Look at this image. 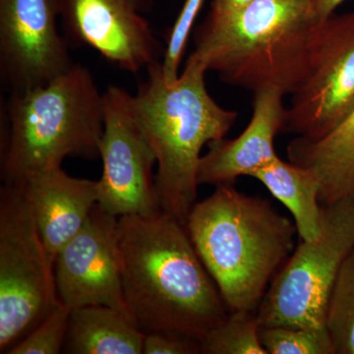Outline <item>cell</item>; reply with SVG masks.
Returning a JSON list of instances; mask_svg holds the SVG:
<instances>
[{"mask_svg": "<svg viewBox=\"0 0 354 354\" xmlns=\"http://www.w3.org/2000/svg\"><path fill=\"white\" fill-rule=\"evenodd\" d=\"M118 230L123 293L137 327L201 342L228 310L185 225L160 211L120 216Z\"/></svg>", "mask_w": 354, "mask_h": 354, "instance_id": "cell-1", "label": "cell"}, {"mask_svg": "<svg viewBox=\"0 0 354 354\" xmlns=\"http://www.w3.org/2000/svg\"><path fill=\"white\" fill-rule=\"evenodd\" d=\"M185 227L228 312L257 311L297 234L295 223L267 200L249 196L234 183L216 186L196 202Z\"/></svg>", "mask_w": 354, "mask_h": 354, "instance_id": "cell-2", "label": "cell"}, {"mask_svg": "<svg viewBox=\"0 0 354 354\" xmlns=\"http://www.w3.org/2000/svg\"><path fill=\"white\" fill-rule=\"evenodd\" d=\"M317 21L313 0H255L232 15L209 12L193 30L188 59L230 85L292 95L308 73Z\"/></svg>", "mask_w": 354, "mask_h": 354, "instance_id": "cell-3", "label": "cell"}, {"mask_svg": "<svg viewBox=\"0 0 354 354\" xmlns=\"http://www.w3.org/2000/svg\"><path fill=\"white\" fill-rule=\"evenodd\" d=\"M206 72L187 59L176 82L169 85L158 62L147 69L136 95H130L133 115L157 158L160 208L184 225L196 204L203 147L225 138L239 116L209 94Z\"/></svg>", "mask_w": 354, "mask_h": 354, "instance_id": "cell-4", "label": "cell"}, {"mask_svg": "<svg viewBox=\"0 0 354 354\" xmlns=\"http://www.w3.org/2000/svg\"><path fill=\"white\" fill-rule=\"evenodd\" d=\"M1 123V178L18 185L65 158H100L104 93L87 67L74 64L43 86L10 93Z\"/></svg>", "mask_w": 354, "mask_h": 354, "instance_id": "cell-5", "label": "cell"}, {"mask_svg": "<svg viewBox=\"0 0 354 354\" xmlns=\"http://www.w3.org/2000/svg\"><path fill=\"white\" fill-rule=\"evenodd\" d=\"M353 249L354 197L322 205L320 235L301 241L272 279L256 311L259 327H325L330 292Z\"/></svg>", "mask_w": 354, "mask_h": 354, "instance_id": "cell-6", "label": "cell"}, {"mask_svg": "<svg viewBox=\"0 0 354 354\" xmlns=\"http://www.w3.org/2000/svg\"><path fill=\"white\" fill-rule=\"evenodd\" d=\"M60 300L48 257L22 188L0 190V353L36 328Z\"/></svg>", "mask_w": 354, "mask_h": 354, "instance_id": "cell-7", "label": "cell"}, {"mask_svg": "<svg viewBox=\"0 0 354 354\" xmlns=\"http://www.w3.org/2000/svg\"><path fill=\"white\" fill-rule=\"evenodd\" d=\"M354 111V11L317 21L309 44V70L291 95L283 132L318 140Z\"/></svg>", "mask_w": 354, "mask_h": 354, "instance_id": "cell-8", "label": "cell"}, {"mask_svg": "<svg viewBox=\"0 0 354 354\" xmlns=\"http://www.w3.org/2000/svg\"><path fill=\"white\" fill-rule=\"evenodd\" d=\"M104 97L97 205L118 218L155 215L162 211L153 171L157 158L133 115L130 94L109 86Z\"/></svg>", "mask_w": 354, "mask_h": 354, "instance_id": "cell-9", "label": "cell"}, {"mask_svg": "<svg viewBox=\"0 0 354 354\" xmlns=\"http://www.w3.org/2000/svg\"><path fill=\"white\" fill-rule=\"evenodd\" d=\"M59 0H0V79L7 92L43 86L74 64Z\"/></svg>", "mask_w": 354, "mask_h": 354, "instance_id": "cell-10", "label": "cell"}, {"mask_svg": "<svg viewBox=\"0 0 354 354\" xmlns=\"http://www.w3.org/2000/svg\"><path fill=\"white\" fill-rule=\"evenodd\" d=\"M59 6L70 46H90L132 74L162 62L165 48L146 17L152 0H59Z\"/></svg>", "mask_w": 354, "mask_h": 354, "instance_id": "cell-11", "label": "cell"}, {"mask_svg": "<svg viewBox=\"0 0 354 354\" xmlns=\"http://www.w3.org/2000/svg\"><path fill=\"white\" fill-rule=\"evenodd\" d=\"M55 274L58 297L70 311L104 305L132 319L123 293L118 216L99 205L57 254Z\"/></svg>", "mask_w": 354, "mask_h": 354, "instance_id": "cell-12", "label": "cell"}, {"mask_svg": "<svg viewBox=\"0 0 354 354\" xmlns=\"http://www.w3.org/2000/svg\"><path fill=\"white\" fill-rule=\"evenodd\" d=\"M283 95L276 88L253 93L252 118L244 131L236 138L225 137L207 145L208 152L202 156L198 169L199 185L234 183L279 157L274 139L285 128Z\"/></svg>", "mask_w": 354, "mask_h": 354, "instance_id": "cell-13", "label": "cell"}, {"mask_svg": "<svg viewBox=\"0 0 354 354\" xmlns=\"http://www.w3.org/2000/svg\"><path fill=\"white\" fill-rule=\"evenodd\" d=\"M18 186L55 264L57 254L80 232L97 204V181L70 176L57 167L39 172Z\"/></svg>", "mask_w": 354, "mask_h": 354, "instance_id": "cell-14", "label": "cell"}, {"mask_svg": "<svg viewBox=\"0 0 354 354\" xmlns=\"http://www.w3.org/2000/svg\"><path fill=\"white\" fill-rule=\"evenodd\" d=\"M286 153L290 162L318 176L321 204L354 197V111L323 138L293 139Z\"/></svg>", "mask_w": 354, "mask_h": 354, "instance_id": "cell-15", "label": "cell"}, {"mask_svg": "<svg viewBox=\"0 0 354 354\" xmlns=\"http://www.w3.org/2000/svg\"><path fill=\"white\" fill-rule=\"evenodd\" d=\"M145 334L130 317L104 305L72 310L65 353L141 354Z\"/></svg>", "mask_w": 354, "mask_h": 354, "instance_id": "cell-16", "label": "cell"}, {"mask_svg": "<svg viewBox=\"0 0 354 354\" xmlns=\"http://www.w3.org/2000/svg\"><path fill=\"white\" fill-rule=\"evenodd\" d=\"M290 212L301 241L318 239L322 227L321 183L308 169L278 157L252 174Z\"/></svg>", "mask_w": 354, "mask_h": 354, "instance_id": "cell-17", "label": "cell"}, {"mask_svg": "<svg viewBox=\"0 0 354 354\" xmlns=\"http://www.w3.org/2000/svg\"><path fill=\"white\" fill-rule=\"evenodd\" d=\"M325 327L335 354H354V249L335 279L328 302Z\"/></svg>", "mask_w": 354, "mask_h": 354, "instance_id": "cell-18", "label": "cell"}, {"mask_svg": "<svg viewBox=\"0 0 354 354\" xmlns=\"http://www.w3.org/2000/svg\"><path fill=\"white\" fill-rule=\"evenodd\" d=\"M259 329L256 312H228L201 342L202 353L268 354Z\"/></svg>", "mask_w": 354, "mask_h": 354, "instance_id": "cell-19", "label": "cell"}, {"mask_svg": "<svg viewBox=\"0 0 354 354\" xmlns=\"http://www.w3.org/2000/svg\"><path fill=\"white\" fill-rule=\"evenodd\" d=\"M259 335L268 354H335L326 327H260Z\"/></svg>", "mask_w": 354, "mask_h": 354, "instance_id": "cell-20", "label": "cell"}, {"mask_svg": "<svg viewBox=\"0 0 354 354\" xmlns=\"http://www.w3.org/2000/svg\"><path fill=\"white\" fill-rule=\"evenodd\" d=\"M71 311L62 301L22 339L8 349V354H57L62 353L68 332Z\"/></svg>", "mask_w": 354, "mask_h": 354, "instance_id": "cell-21", "label": "cell"}, {"mask_svg": "<svg viewBox=\"0 0 354 354\" xmlns=\"http://www.w3.org/2000/svg\"><path fill=\"white\" fill-rule=\"evenodd\" d=\"M204 1L185 0L176 22L167 34V46L165 48L160 67L165 81L169 85L176 82L180 75L179 66Z\"/></svg>", "mask_w": 354, "mask_h": 354, "instance_id": "cell-22", "label": "cell"}, {"mask_svg": "<svg viewBox=\"0 0 354 354\" xmlns=\"http://www.w3.org/2000/svg\"><path fill=\"white\" fill-rule=\"evenodd\" d=\"M144 354L202 353L201 342L190 337L169 333H150L145 335Z\"/></svg>", "mask_w": 354, "mask_h": 354, "instance_id": "cell-23", "label": "cell"}, {"mask_svg": "<svg viewBox=\"0 0 354 354\" xmlns=\"http://www.w3.org/2000/svg\"><path fill=\"white\" fill-rule=\"evenodd\" d=\"M255 0H212L211 11L216 15H232L243 10Z\"/></svg>", "mask_w": 354, "mask_h": 354, "instance_id": "cell-24", "label": "cell"}, {"mask_svg": "<svg viewBox=\"0 0 354 354\" xmlns=\"http://www.w3.org/2000/svg\"><path fill=\"white\" fill-rule=\"evenodd\" d=\"M344 1L346 0H313L314 13L317 20L329 17Z\"/></svg>", "mask_w": 354, "mask_h": 354, "instance_id": "cell-25", "label": "cell"}]
</instances>
